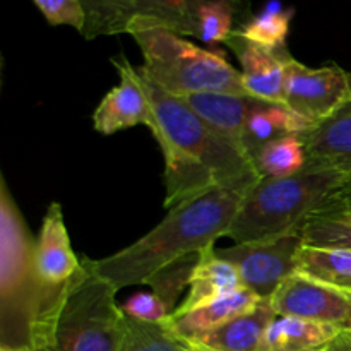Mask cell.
Segmentation results:
<instances>
[{"label":"cell","mask_w":351,"mask_h":351,"mask_svg":"<svg viewBox=\"0 0 351 351\" xmlns=\"http://www.w3.org/2000/svg\"><path fill=\"white\" fill-rule=\"evenodd\" d=\"M295 9H283L280 0H271L259 14L249 17L237 27V33L252 43L267 48L288 47L290 24Z\"/></svg>","instance_id":"23"},{"label":"cell","mask_w":351,"mask_h":351,"mask_svg":"<svg viewBox=\"0 0 351 351\" xmlns=\"http://www.w3.org/2000/svg\"><path fill=\"white\" fill-rule=\"evenodd\" d=\"M341 329L324 322L276 315L267 328L261 351H317Z\"/></svg>","instance_id":"19"},{"label":"cell","mask_w":351,"mask_h":351,"mask_svg":"<svg viewBox=\"0 0 351 351\" xmlns=\"http://www.w3.org/2000/svg\"><path fill=\"white\" fill-rule=\"evenodd\" d=\"M127 34L143 51L141 74L170 95L178 98L201 93L247 95L242 72L219 51L197 47L182 34L151 23H134Z\"/></svg>","instance_id":"5"},{"label":"cell","mask_w":351,"mask_h":351,"mask_svg":"<svg viewBox=\"0 0 351 351\" xmlns=\"http://www.w3.org/2000/svg\"><path fill=\"white\" fill-rule=\"evenodd\" d=\"M219 0H81L84 26L81 36L127 33L134 23H151L167 27L182 36L199 38V16L202 7ZM250 9L249 0H221Z\"/></svg>","instance_id":"7"},{"label":"cell","mask_w":351,"mask_h":351,"mask_svg":"<svg viewBox=\"0 0 351 351\" xmlns=\"http://www.w3.org/2000/svg\"><path fill=\"white\" fill-rule=\"evenodd\" d=\"M343 290H346V291H350V293H351V285H350V287H348V288H343Z\"/></svg>","instance_id":"33"},{"label":"cell","mask_w":351,"mask_h":351,"mask_svg":"<svg viewBox=\"0 0 351 351\" xmlns=\"http://www.w3.org/2000/svg\"><path fill=\"white\" fill-rule=\"evenodd\" d=\"M351 99V72L335 62L308 67L290 62L285 82V105L312 123L321 125Z\"/></svg>","instance_id":"8"},{"label":"cell","mask_w":351,"mask_h":351,"mask_svg":"<svg viewBox=\"0 0 351 351\" xmlns=\"http://www.w3.org/2000/svg\"><path fill=\"white\" fill-rule=\"evenodd\" d=\"M127 315L117 290L82 256V269L69 283L33 351H122Z\"/></svg>","instance_id":"4"},{"label":"cell","mask_w":351,"mask_h":351,"mask_svg":"<svg viewBox=\"0 0 351 351\" xmlns=\"http://www.w3.org/2000/svg\"><path fill=\"white\" fill-rule=\"evenodd\" d=\"M235 53L242 72L243 88L252 98L285 105V82L293 60L288 47L267 48L240 36L237 31L225 41Z\"/></svg>","instance_id":"13"},{"label":"cell","mask_w":351,"mask_h":351,"mask_svg":"<svg viewBox=\"0 0 351 351\" xmlns=\"http://www.w3.org/2000/svg\"><path fill=\"white\" fill-rule=\"evenodd\" d=\"M274 317L276 312L269 300H263L254 311L185 343L202 351H261L264 336Z\"/></svg>","instance_id":"17"},{"label":"cell","mask_w":351,"mask_h":351,"mask_svg":"<svg viewBox=\"0 0 351 351\" xmlns=\"http://www.w3.org/2000/svg\"><path fill=\"white\" fill-rule=\"evenodd\" d=\"M311 129H314L312 123L287 105L266 101L250 113L245 129V151L256 161L257 153L264 144L290 134L304 136Z\"/></svg>","instance_id":"20"},{"label":"cell","mask_w":351,"mask_h":351,"mask_svg":"<svg viewBox=\"0 0 351 351\" xmlns=\"http://www.w3.org/2000/svg\"><path fill=\"white\" fill-rule=\"evenodd\" d=\"M0 351H10V350H0Z\"/></svg>","instance_id":"35"},{"label":"cell","mask_w":351,"mask_h":351,"mask_svg":"<svg viewBox=\"0 0 351 351\" xmlns=\"http://www.w3.org/2000/svg\"><path fill=\"white\" fill-rule=\"evenodd\" d=\"M122 351H191V348L165 322L154 324L127 317V339Z\"/></svg>","instance_id":"24"},{"label":"cell","mask_w":351,"mask_h":351,"mask_svg":"<svg viewBox=\"0 0 351 351\" xmlns=\"http://www.w3.org/2000/svg\"><path fill=\"white\" fill-rule=\"evenodd\" d=\"M348 329H350V331H351V322H350V328H348Z\"/></svg>","instance_id":"34"},{"label":"cell","mask_w":351,"mask_h":351,"mask_svg":"<svg viewBox=\"0 0 351 351\" xmlns=\"http://www.w3.org/2000/svg\"><path fill=\"white\" fill-rule=\"evenodd\" d=\"M139 75L156 120L151 132L165 160V208L215 189L254 187L264 178L249 154L208 125L184 99Z\"/></svg>","instance_id":"1"},{"label":"cell","mask_w":351,"mask_h":351,"mask_svg":"<svg viewBox=\"0 0 351 351\" xmlns=\"http://www.w3.org/2000/svg\"><path fill=\"white\" fill-rule=\"evenodd\" d=\"M112 64L119 71L120 82L110 89L96 106L93 113V129L103 136H113L136 125H146L153 130L156 120L137 67L123 55L113 58Z\"/></svg>","instance_id":"12"},{"label":"cell","mask_w":351,"mask_h":351,"mask_svg":"<svg viewBox=\"0 0 351 351\" xmlns=\"http://www.w3.org/2000/svg\"><path fill=\"white\" fill-rule=\"evenodd\" d=\"M302 139L307 153V170H328L351 177V99Z\"/></svg>","instance_id":"14"},{"label":"cell","mask_w":351,"mask_h":351,"mask_svg":"<svg viewBox=\"0 0 351 351\" xmlns=\"http://www.w3.org/2000/svg\"><path fill=\"white\" fill-rule=\"evenodd\" d=\"M269 304L276 315L307 319L348 329L351 293L335 285L295 273L280 285Z\"/></svg>","instance_id":"10"},{"label":"cell","mask_w":351,"mask_h":351,"mask_svg":"<svg viewBox=\"0 0 351 351\" xmlns=\"http://www.w3.org/2000/svg\"><path fill=\"white\" fill-rule=\"evenodd\" d=\"M199 259H201V254L177 261V263L163 267L160 273H156L147 281V285L153 288V293H156L167 304L171 314L177 308L175 302H177L178 295L184 291V288H189V281H191Z\"/></svg>","instance_id":"27"},{"label":"cell","mask_w":351,"mask_h":351,"mask_svg":"<svg viewBox=\"0 0 351 351\" xmlns=\"http://www.w3.org/2000/svg\"><path fill=\"white\" fill-rule=\"evenodd\" d=\"M250 189L221 187L182 202L132 245L103 259H93V267L117 293L125 287L147 285L163 267L197 256L215 247L219 237H226Z\"/></svg>","instance_id":"2"},{"label":"cell","mask_w":351,"mask_h":351,"mask_svg":"<svg viewBox=\"0 0 351 351\" xmlns=\"http://www.w3.org/2000/svg\"><path fill=\"white\" fill-rule=\"evenodd\" d=\"M256 165L261 175L269 178H287L302 173L307 165L302 134H290L264 144L257 153Z\"/></svg>","instance_id":"22"},{"label":"cell","mask_w":351,"mask_h":351,"mask_svg":"<svg viewBox=\"0 0 351 351\" xmlns=\"http://www.w3.org/2000/svg\"><path fill=\"white\" fill-rule=\"evenodd\" d=\"M34 269L51 300H58L67 285L82 269V257L72 249L64 211L58 202H51L45 213L34 243Z\"/></svg>","instance_id":"11"},{"label":"cell","mask_w":351,"mask_h":351,"mask_svg":"<svg viewBox=\"0 0 351 351\" xmlns=\"http://www.w3.org/2000/svg\"><path fill=\"white\" fill-rule=\"evenodd\" d=\"M314 215L351 218V177L345 178V182L329 195L328 201Z\"/></svg>","instance_id":"30"},{"label":"cell","mask_w":351,"mask_h":351,"mask_svg":"<svg viewBox=\"0 0 351 351\" xmlns=\"http://www.w3.org/2000/svg\"><path fill=\"white\" fill-rule=\"evenodd\" d=\"M185 103L211 125L216 132L221 134L243 153L245 151V129L249 117L263 99L252 98L247 95H233V93H201V95L184 96ZM249 154V153H247ZM250 156V154H249ZM252 158V156H250ZM254 160V158H252Z\"/></svg>","instance_id":"15"},{"label":"cell","mask_w":351,"mask_h":351,"mask_svg":"<svg viewBox=\"0 0 351 351\" xmlns=\"http://www.w3.org/2000/svg\"><path fill=\"white\" fill-rule=\"evenodd\" d=\"M48 24L71 26L79 33L84 26V10L81 0H33Z\"/></svg>","instance_id":"28"},{"label":"cell","mask_w":351,"mask_h":351,"mask_svg":"<svg viewBox=\"0 0 351 351\" xmlns=\"http://www.w3.org/2000/svg\"><path fill=\"white\" fill-rule=\"evenodd\" d=\"M123 314L130 319L143 322L161 324L171 315V311L156 293H136L123 305H120Z\"/></svg>","instance_id":"29"},{"label":"cell","mask_w":351,"mask_h":351,"mask_svg":"<svg viewBox=\"0 0 351 351\" xmlns=\"http://www.w3.org/2000/svg\"><path fill=\"white\" fill-rule=\"evenodd\" d=\"M304 243L351 250V218L312 215L300 232Z\"/></svg>","instance_id":"26"},{"label":"cell","mask_w":351,"mask_h":351,"mask_svg":"<svg viewBox=\"0 0 351 351\" xmlns=\"http://www.w3.org/2000/svg\"><path fill=\"white\" fill-rule=\"evenodd\" d=\"M345 178L336 171L307 168L293 177L261 178L243 197L226 237L235 243H252L300 233Z\"/></svg>","instance_id":"6"},{"label":"cell","mask_w":351,"mask_h":351,"mask_svg":"<svg viewBox=\"0 0 351 351\" xmlns=\"http://www.w3.org/2000/svg\"><path fill=\"white\" fill-rule=\"evenodd\" d=\"M261 302H263V298L257 297L249 288H240L235 293L219 298V300L197 308V311L189 312L180 317H168L165 321V326L175 336L187 341V339L197 338L204 332L226 324L239 315L254 311Z\"/></svg>","instance_id":"18"},{"label":"cell","mask_w":351,"mask_h":351,"mask_svg":"<svg viewBox=\"0 0 351 351\" xmlns=\"http://www.w3.org/2000/svg\"><path fill=\"white\" fill-rule=\"evenodd\" d=\"M240 288L245 287L242 285L237 267L228 261L221 259L216 254L215 247H209L201 252V259L189 281L187 297L170 317H180L206 307L219 298L235 293Z\"/></svg>","instance_id":"16"},{"label":"cell","mask_w":351,"mask_h":351,"mask_svg":"<svg viewBox=\"0 0 351 351\" xmlns=\"http://www.w3.org/2000/svg\"><path fill=\"white\" fill-rule=\"evenodd\" d=\"M189 346V345H187ZM189 348H191V351H202V350H197V348H194V346H189Z\"/></svg>","instance_id":"32"},{"label":"cell","mask_w":351,"mask_h":351,"mask_svg":"<svg viewBox=\"0 0 351 351\" xmlns=\"http://www.w3.org/2000/svg\"><path fill=\"white\" fill-rule=\"evenodd\" d=\"M34 243L23 213L0 178V350L33 351L58 300L34 269ZM69 287V285H67Z\"/></svg>","instance_id":"3"},{"label":"cell","mask_w":351,"mask_h":351,"mask_svg":"<svg viewBox=\"0 0 351 351\" xmlns=\"http://www.w3.org/2000/svg\"><path fill=\"white\" fill-rule=\"evenodd\" d=\"M302 245L300 233H291L264 242L235 243L216 250V254L237 267L243 287L263 300H269L280 285L297 273V256Z\"/></svg>","instance_id":"9"},{"label":"cell","mask_w":351,"mask_h":351,"mask_svg":"<svg viewBox=\"0 0 351 351\" xmlns=\"http://www.w3.org/2000/svg\"><path fill=\"white\" fill-rule=\"evenodd\" d=\"M249 10L245 7L235 5L232 2H211L202 7L201 16H199V38L206 45L225 43L230 34L235 31L237 17L249 16Z\"/></svg>","instance_id":"25"},{"label":"cell","mask_w":351,"mask_h":351,"mask_svg":"<svg viewBox=\"0 0 351 351\" xmlns=\"http://www.w3.org/2000/svg\"><path fill=\"white\" fill-rule=\"evenodd\" d=\"M317 351H351V331L350 329H341L335 339L322 346Z\"/></svg>","instance_id":"31"},{"label":"cell","mask_w":351,"mask_h":351,"mask_svg":"<svg viewBox=\"0 0 351 351\" xmlns=\"http://www.w3.org/2000/svg\"><path fill=\"white\" fill-rule=\"evenodd\" d=\"M297 273L335 287L348 288L351 285V250L304 243L297 256Z\"/></svg>","instance_id":"21"}]
</instances>
